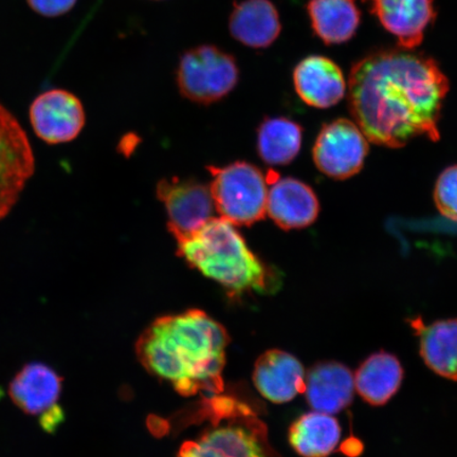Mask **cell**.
<instances>
[{
  "label": "cell",
  "mask_w": 457,
  "mask_h": 457,
  "mask_svg": "<svg viewBox=\"0 0 457 457\" xmlns=\"http://www.w3.org/2000/svg\"><path fill=\"white\" fill-rule=\"evenodd\" d=\"M294 83L300 98L316 108L338 104L346 91L340 67L321 55L308 56L301 61L294 71Z\"/></svg>",
  "instance_id": "14"
},
{
  "label": "cell",
  "mask_w": 457,
  "mask_h": 457,
  "mask_svg": "<svg viewBox=\"0 0 457 457\" xmlns=\"http://www.w3.org/2000/svg\"><path fill=\"white\" fill-rule=\"evenodd\" d=\"M78 0H27L30 8L45 17H59L70 12Z\"/></svg>",
  "instance_id": "24"
},
{
  "label": "cell",
  "mask_w": 457,
  "mask_h": 457,
  "mask_svg": "<svg viewBox=\"0 0 457 457\" xmlns=\"http://www.w3.org/2000/svg\"><path fill=\"white\" fill-rule=\"evenodd\" d=\"M10 396L29 415L41 417L46 431H54L64 420L59 405L62 379L42 363L26 365L10 385Z\"/></svg>",
  "instance_id": "10"
},
{
  "label": "cell",
  "mask_w": 457,
  "mask_h": 457,
  "mask_svg": "<svg viewBox=\"0 0 457 457\" xmlns=\"http://www.w3.org/2000/svg\"><path fill=\"white\" fill-rule=\"evenodd\" d=\"M305 370L291 353L270 350L257 359L253 382L261 395L273 403L291 402L305 388Z\"/></svg>",
  "instance_id": "13"
},
{
  "label": "cell",
  "mask_w": 457,
  "mask_h": 457,
  "mask_svg": "<svg viewBox=\"0 0 457 457\" xmlns=\"http://www.w3.org/2000/svg\"><path fill=\"white\" fill-rule=\"evenodd\" d=\"M434 200L445 217L457 221V165L445 170L436 182Z\"/></svg>",
  "instance_id": "23"
},
{
  "label": "cell",
  "mask_w": 457,
  "mask_h": 457,
  "mask_svg": "<svg viewBox=\"0 0 457 457\" xmlns=\"http://www.w3.org/2000/svg\"><path fill=\"white\" fill-rule=\"evenodd\" d=\"M339 421L330 414L306 413L289 428V443L302 457H328L340 443Z\"/></svg>",
  "instance_id": "20"
},
{
  "label": "cell",
  "mask_w": 457,
  "mask_h": 457,
  "mask_svg": "<svg viewBox=\"0 0 457 457\" xmlns=\"http://www.w3.org/2000/svg\"><path fill=\"white\" fill-rule=\"evenodd\" d=\"M212 404V424L182 445L177 457H279L268 441L264 422L247 405L232 399Z\"/></svg>",
  "instance_id": "4"
},
{
  "label": "cell",
  "mask_w": 457,
  "mask_h": 457,
  "mask_svg": "<svg viewBox=\"0 0 457 457\" xmlns=\"http://www.w3.org/2000/svg\"><path fill=\"white\" fill-rule=\"evenodd\" d=\"M449 88L432 57L408 49L380 50L353 66L348 102L369 141L398 148L420 136L439 139L438 121Z\"/></svg>",
  "instance_id": "1"
},
{
  "label": "cell",
  "mask_w": 457,
  "mask_h": 457,
  "mask_svg": "<svg viewBox=\"0 0 457 457\" xmlns=\"http://www.w3.org/2000/svg\"><path fill=\"white\" fill-rule=\"evenodd\" d=\"M403 49L414 50L436 19L434 0H363Z\"/></svg>",
  "instance_id": "12"
},
{
  "label": "cell",
  "mask_w": 457,
  "mask_h": 457,
  "mask_svg": "<svg viewBox=\"0 0 457 457\" xmlns=\"http://www.w3.org/2000/svg\"><path fill=\"white\" fill-rule=\"evenodd\" d=\"M420 356L427 367L445 379L457 381V318L420 329Z\"/></svg>",
  "instance_id": "21"
},
{
  "label": "cell",
  "mask_w": 457,
  "mask_h": 457,
  "mask_svg": "<svg viewBox=\"0 0 457 457\" xmlns=\"http://www.w3.org/2000/svg\"><path fill=\"white\" fill-rule=\"evenodd\" d=\"M228 343L219 322L192 310L154 321L140 336L136 353L151 374L170 382L180 395L193 396L224 390Z\"/></svg>",
  "instance_id": "2"
},
{
  "label": "cell",
  "mask_w": 457,
  "mask_h": 457,
  "mask_svg": "<svg viewBox=\"0 0 457 457\" xmlns=\"http://www.w3.org/2000/svg\"><path fill=\"white\" fill-rule=\"evenodd\" d=\"M81 101L64 89H51L39 95L30 107V121L38 138L49 145L76 139L85 125Z\"/></svg>",
  "instance_id": "11"
},
{
  "label": "cell",
  "mask_w": 457,
  "mask_h": 457,
  "mask_svg": "<svg viewBox=\"0 0 457 457\" xmlns=\"http://www.w3.org/2000/svg\"><path fill=\"white\" fill-rule=\"evenodd\" d=\"M156 194L167 211L168 228L177 243L192 237L213 219L215 205L210 187L195 179H162Z\"/></svg>",
  "instance_id": "7"
},
{
  "label": "cell",
  "mask_w": 457,
  "mask_h": 457,
  "mask_svg": "<svg viewBox=\"0 0 457 457\" xmlns=\"http://www.w3.org/2000/svg\"><path fill=\"white\" fill-rule=\"evenodd\" d=\"M228 30L237 42L254 49L270 47L279 37L281 21L270 0H244L228 19Z\"/></svg>",
  "instance_id": "17"
},
{
  "label": "cell",
  "mask_w": 457,
  "mask_h": 457,
  "mask_svg": "<svg viewBox=\"0 0 457 457\" xmlns=\"http://www.w3.org/2000/svg\"><path fill=\"white\" fill-rule=\"evenodd\" d=\"M34 173V156L24 129L0 104V220L14 207Z\"/></svg>",
  "instance_id": "8"
},
{
  "label": "cell",
  "mask_w": 457,
  "mask_h": 457,
  "mask_svg": "<svg viewBox=\"0 0 457 457\" xmlns=\"http://www.w3.org/2000/svg\"><path fill=\"white\" fill-rule=\"evenodd\" d=\"M215 210L234 226H253L267 214V177L255 165L236 162L207 168Z\"/></svg>",
  "instance_id": "5"
},
{
  "label": "cell",
  "mask_w": 457,
  "mask_h": 457,
  "mask_svg": "<svg viewBox=\"0 0 457 457\" xmlns=\"http://www.w3.org/2000/svg\"><path fill=\"white\" fill-rule=\"evenodd\" d=\"M318 169L334 179H347L361 170L369 153L367 137L346 119L324 125L313 147Z\"/></svg>",
  "instance_id": "9"
},
{
  "label": "cell",
  "mask_w": 457,
  "mask_h": 457,
  "mask_svg": "<svg viewBox=\"0 0 457 457\" xmlns=\"http://www.w3.org/2000/svg\"><path fill=\"white\" fill-rule=\"evenodd\" d=\"M177 245V253L188 265L231 294L262 293L268 288L270 270L250 250L236 226L221 217H213Z\"/></svg>",
  "instance_id": "3"
},
{
  "label": "cell",
  "mask_w": 457,
  "mask_h": 457,
  "mask_svg": "<svg viewBox=\"0 0 457 457\" xmlns=\"http://www.w3.org/2000/svg\"><path fill=\"white\" fill-rule=\"evenodd\" d=\"M302 129L287 118H268L257 129V152L262 162L286 165L298 156Z\"/></svg>",
  "instance_id": "22"
},
{
  "label": "cell",
  "mask_w": 457,
  "mask_h": 457,
  "mask_svg": "<svg viewBox=\"0 0 457 457\" xmlns=\"http://www.w3.org/2000/svg\"><path fill=\"white\" fill-rule=\"evenodd\" d=\"M307 12L312 30L327 45L350 41L361 19L355 0H310Z\"/></svg>",
  "instance_id": "19"
},
{
  "label": "cell",
  "mask_w": 457,
  "mask_h": 457,
  "mask_svg": "<svg viewBox=\"0 0 457 457\" xmlns=\"http://www.w3.org/2000/svg\"><path fill=\"white\" fill-rule=\"evenodd\" d=\"M355 381L350 369L336 361L314 364L305 376L307 403L318 412L337 414L351 404Z\"/></svg>",
  "instance_id": "15"
},
{
  "label": "cell",
  "mask_w": 457,
  "mask_h": 457,
  "mask_svg": "<svg viewBox=\"0 0 457 457\" xmlns=\"http://www.w3.org/2000/svg\"><path fill=\"white\" fill-rule=\"evenodd\" d=\"M320 212L319 200L311 187L294 179H278L268 191L267 214L283 230L313 224Z\"/></svg>",
  "instance_id": "16"
},
{
  "label": "cell",
  "mask_w": 457,
  "mask_h": 457,
  "mask_svg": "<svg viewBox=\"0 0 457 457\" xmlns=\"http://www.w3.org/2000/svg\"><path fill=\"white\" fill-rule=\"evenodd\" d=\"M236 57L214 45H200L180 56L176 82L182 96L197 104L219 102L237 87Z\"/></svg>",
  "instance_id": "6"
},
{
  "label": "cell",
  "mask_w": 457,
  "mask_h": 457,
  "mask_svg": "<svg viewBox=\"0 0 457 457\" xmlns=\"http://www.w3.org/2000/svg\"><path fill=\"white\" fill-rule=\"evenodd\" d=\"M403 369L390 353H374L358 368L353 381L360 396L374 407L390 402L403 384Z\"/></svg>",
  "instance_id": "18"
}]
</instances>
